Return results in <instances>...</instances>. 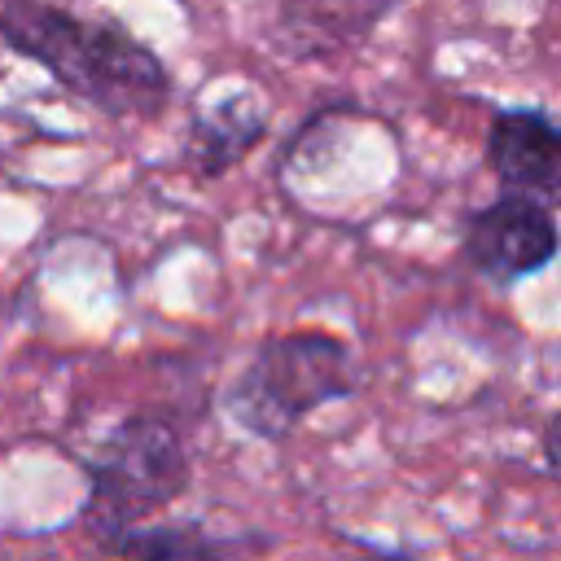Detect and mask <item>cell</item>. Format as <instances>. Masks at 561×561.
I'll list each match as a JSON object with an SVG mask.
<instances>
[{
  "label": "cell",
  "mask_w": 561,
  "mask_h": 561,
  "mask_svg": "<svg viewBox=\"0 0 561 561\" xmlns=\"http://www.w3.org/2000/svg\"><path fill=\"white\" fill-rule=\"evenodd\" d=\"M0 44L44 66L57 88L105 118H158L175 92L167 61L149 44L61 0H0Z\"/></svg>",
  "instance_id": "obj_1"
},
{
  "label": "cell",
  "mask_w": 561,
  "mask_h": 561,
  "mask_svg": "<svg viewBox=\"0 0 561 561\" xmlns=\"http://www.w3.org/2000/svg\"><path fill=\"white\" fill-rule=\"evenodd\" d=\"M359 381L364 373L351 342L329 329H289L250 351V359L224 386L219 408L241 434L280 443L316 408L351 399Z\"/></svg>",
  "instance_id": "obj_2"
},
{
  "label": "cell",
  "mask_w": 561,
  "mask_h": 561,
  "mask_svg": "<svg viewBox=\"0 0 561 561\" xmlns=\"http://www.w3.org/2000/svg\"><path fill=\"white\" fill-rule=\"evenodd\" d=\"M83 473H88V495L79 522L96 543L149 526L193 482L188 447L162 412L123 416L92 447V456H83Z\"/></svg>",
  "instance_id": "obj_3"
},
{
  "label": "cell",
  "mask_w": 561,
  "mask_h": 561,
  "mask_svg": "<svg viewBox=\"0 0 561 561\" xmlns=\"http://www.w3.org/2000/svg\"><path fill=\"white\" fill-rule=\"evenodd\" d=\"M557 254H561L557 215L535 202L508 197V193L469 210V219L460 228V259L495 285H517V280L543 272Z\"/></svg>",
  "instance_id": "obj_4"
},
{
  "label": "cell",
  "mask_w": 561,
  "mask_h": 561,
  "mask_svg": "<svg viewBox=\"0 0 561 561\" xmlns=\"http://www.w3.org/2000/svg\"><path fill=\"white\" fill-rule=\"evenodd\" d=\"M500 193L561 210V118L539 105H504L491 114L482 149Z\"/></svg>",
  "instance_id": "obj_5"
},
{
  "label": "cell",
  "mask_w": 561,
  "mask_h": 561,
  "mask_svg": "<svg viewBox=\"0 0 561 561\" xmlns=\"http://www.w3.org/2000/svg\"><path fill=\"white\" fill-rule=\"evenodd\" d=\"M403 0H280L272 44L294 61H320L364 44Z\"/></svg>",
  "instance_id": "obj_6"
},
{
  "label": "cell",
  "mask_w": 561,
  "mask_h": 561,
  "mask_svg": "<svg viewBox=\"0 0 561 561\" xmlns=\"http://www.w3.org/2000/svg\"><path fill=\"white\" fill-rule=\"evenodd\" d=\"M263 136H267V105L250 88H237L193 110L184 162L197 180H219L232 167H241L263 145Z\"/></svg>",
  "instance_id": "obj_7"
},
{
  "label": "cell",
  "mask_w": 561,
  "mask_h": 561,
  "mask_svg": "<svg viewBox=\"0 0 561 561\" xmlns=\"http://www.w3.org/2000/svg\"><path fill=\"white\" fill-rule=\"evenodd\" d=\"M250 548H259V539H232L202 522H149L101 543V552L118 561H241Z\"/></svg>",
  "instance_id": "obj_8"
},
{
  "label": "cell",
  "mask_w": 561,
  "mask_h": 561,
  "mask_svg": "<svg viewBox=\"0 0 561 561\" xmlns=\"http://www.w3.org/2000/svg\"><path fill=\"white\" fill-rule=\"evenodd\" d=\"M539 451H543V465H548L552 482L561 486V408L548 416V425H543V438H539Z\"/></svg>",
  "instance_id": "obj_9"
},
{
  "label": "cell",
  "mask_w": 561,
  "mask_h": 561,
  "mask_svg": "<svg viewBox=\"0 0 561 561\" xmlns=\"http://www.w3.org/2000/svg\"><path fill=\"white\" fill-rule=\"evenodd\" d=\"M355 561H421V557H412V552H390V548H364Z\"/></svg>",
  "instance_id": "obj_10"
}]
</instances>
